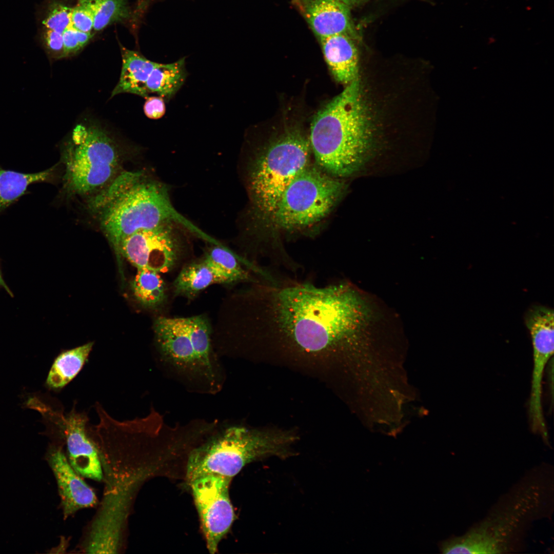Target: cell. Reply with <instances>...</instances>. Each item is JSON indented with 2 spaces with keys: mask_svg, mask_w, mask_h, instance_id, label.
<instances>
[{
  "mask_svg": "<svg viewBox=\"0 0 554 554\" xmlns=\"http://www.w3.org/2000/svg\"><path fill=\"white\" fill-rule=\"evenodd\" d=\"M243 297L245 337L265 350L328 361L350 347L358 306L345 284L317 286L275 276L253 283Z\"/></svg>",
  "mask_w": 554,
  "mask_h": 554,
  "instance_id": "1",
  "label": "cell"
},
{
  "mask_svg": "<svg viewBox=\"0 0 554 554\" xmlns=\"http://www.w3.org/2000/svg\"><path fill=\"white\" fill-rule=\"evenodd\" d=\"M87 209L117 252L121 243L138 231L173 223L199 238L206 233L179 213L168 189L143 171H122L87 200Z\"/></svg>",
  "mask_w": 554,
  "mask_h": 554,
  "instance_id": "2",
  "label": "cell"
},
{
  "mask_svg": "<svg viewBox=\"0 0 554 554\" xmlns=\"http://www.w3.org/2000/svg\"><path fill=\"white\" fill-rule=\"evenodd\" d=\"M354 80L315 115L309 140L316 163L333 176H349L363 165L371 147L370 119Z\"/></svg>",
  "mask_w": 554,
  "mask_h": 554,
  "instance_id": "3",
  "label": "cell"
},
{
  "mask_svg": "<svg viewBox=\"0 0 554 554\" xmlns=\"http://www.w3.org/2000/svg\"><path fill=\"white\" fill-rule=\"evenodd\" d=\"M295 437L288 432L232 427L190 453L186 478L214 474L232 479L247 464L270 456L285 458Z\"/></svg>",
  "mask_w": 554,
  "mask_h": 554,
  "instance_id": "4",
  "label": "cell"
},
{
  "mask_svg": "<svg viewBox=\"0 0 554 554\" xmlns=\"http://www.w3.org/2000/svg\"><path fill=\"white\" fill-rule=\"evenodd\" d=\"M123 155L118 144L103 128L77 125L62 149L65 193L87 199L96 194L123 171Z\"/></svg>",
  "mask_w": 554,
  "mask_h": 554,
  "instance_id": "5",
  "label": "cell"
},
{
  "mask_svg": "<svg viewBox=\"0 0 554 554\" xmlns=\"http://www.w3.org/2000/svg\"><path fill=\"white\" fill-rule=\"evenodd\" d=\"M309 140L292 132L270 144L251 164L248 187L253 208L261 218L271 221L284 191L309 166Z\"/></svg>",
  "mask_w": 554,
  "mask_h": 554,
  "instance_id": "6",
  "label": "cell"
},
{
  "mask_svg": "<svg viewBox=\"0 0 554 554\" xmlns=\"http://www.w3.org/2000/svg\"><path fill=\"white\" fill-rule=\"evenodd\" d=\"M345 189L335 176L309 165L286 188L271 222L286 231L313 226L331 212Z\"/></svg>",
  "mask_w": 554,
  "mask_h": 554,
  "instance_id": "7",
  "label": "cell"
},
{
  "mask_svg": "<svg viewBox=\"0 0 554 554\" xmlns=\"http://www.w3.org/2000/svg\"><path fill=\"white\" fill-rule=\"evenodd\" d=\"M513 494L510 504L494 510L488 517L466 533L444 540L445 553H501L511 550L513 541L523 524L539 507L541 488L537 484L525 486Z\"/></svg>",
  "mask_w": 554,
  "mask_h": 554,
  "instance_id": "8",
  "label": "cell"
},
{
  "mask_svg": "<svg viewBox=\"0 0 554 554\" xmlns=\"http://www.w3.org/2000/svg\"><path fill=\"white\" fill-rule=\"evenodd\" d=\"M177 226L170 223L138 231L122 241L117 254L137 269L160 273L168 272L175 266L183 250Z\"/></svg>",
  "mask_w": 554,
  "mask_h": 554,
  "instance_id": "9",
  "label": "cell"
},
{
  "mask_svg": "<svg viewBox=\"0 0 554 554\" xmlns=\"http://www.w3.org/2000/svg\"><path fill=\"white\" fill-rule=\"evenodd\" d=\"M231 479L209 474L189 484L200 516L208 550H217L219 544L229 531L235 516L229 494Z\"/></svg>",
  "mask_w": 554,
  "mask_h": 554,
  "instance_id": "10",
  "label": "cell"
},
{
  "mask_svg": "<svg viewBox=\"0 0 554 554\" xmlns=\"http://www.w3.org/2000/svg\"><path fill=\"white\" fill-rule=\"evenodd\" d=\"M87 415L78 412L73 408L63 417L60 425L64 433L69 462L79 474L100 481L103 473L98 452L87 430Z\"/></svg>",
  "mask_w": 554,
  "mask_h": 554,
  "instance_id": "11",
  "label": "cell"
},
{
  "mask_svg": "<svg viewBox=\"0 0 554 554\" xmlns=\"http://www.w3.org/2000/svg\"><path fill=\"white\" fill-rule=\"evenodd\" d=\"M47 460L57 482L65 517L96 504L94 492L74 470L61 448L52 447Z\"/></svg>",
  "mask_w": 554,
  "mask_h": 554,
  "instance_id": "12",
  "label": "cell"
},
{
  "mask_svg": "<svg viewBox=\"0 0 554 554\" xmlns=\"http://www.w3.org/2000/svg\"><path fill=\"white\" fill-rule=\"evenodd\" d=\"M304 15L320 39L343 34H354L348 5L340 0H303Z\"/></svg>",
  "mask_w": 554,
  "mask_h": 554,
  "instance_id": "13",
  "label": "cell"
},
{
  "mask_svg": "<svg viewBox=\"0 0 554 554\" xmlns=\"http://www.w3.org/2000/svg\"><path fill=\"white\" fill-rule=\"evenodd\" d=\"M154 330L161 352L173 364L181 368L196 365L183 318L159 317L155 321Z\"/></svg>",
  "mask_w": 554,
  "mask_h": 554,
  "instance_id": "14",
  "label": "cell"
},
{
  "mask_svg": "<svg viewBox=\"0 0 554 554\" xmlns=\"http://www.w3.org/2000/svg\"><path fill=\"white\" fill-rule=\"evenodd\" d=\"M320 40L326 61L336 80L347 84L357 79L358 52L351 37L339 34Z\"/></svg>",
  "mask_w": 554,
  "mask_h": 554,
  "instance_id": "15",
  "label": "cell"
},
{
  "mask_svg": "<svg viewBox=\"0 0 554 554\" xmlns=\"http://www.w3.org/2000/svg\"><path fill=\"white\" fill-rule=\"evenodd\" d=\"M122 67L118 82L113 90L111 97L123 93H129L146 98L148 93L146 83L157 63L146 58L137 51L121 46Z\"/></svg>",
  "mask_w": 554,
  "mask_h": 554,
  "instance_id": "16",
  "label": "cell"
},
{
  "mask_svg": "<svg viewBox=\"0 0 554 554\" xmlns=\"http://www.w3.org/2000/svg\"><path fill=\"white\" fill-rule=\"evenodd\" d=\"M216 283H230L203 258L186 265L175 279L173 286L176 295L190 298Z\"/></svg>",
  "mask_w": 554,
  "mask_h": 554,
  "instance_id": "17",
  "label": "cell"
},
{
  "mask_svg": "<svg viewBox=\"0 0 554 554\" xmlns=\"http://www.w3.org/2000/svg\"><path fill=\"white\" fill-rule=\"evenodd\" d=\"M93 345V342H89L61 353L50 369L47 385L52 389L60 390L69 383L83 368Z\"/></svg>",
  "mask_w": 554,
  "mask_h": 554,
  "instance_id": "18",
  "label": "cell"
},
{
  "mask_svg": "<svg viewBox=\"0 0 554 554\" xmlns=\"http://www.w3.org/2000/svg\"><path fill=\"white\" fill-rule=\"evenodd\" d=\"M185 58L169 64L157 63L146 83L148 94L155 93L168 101L181 88L187 77Z\"/></svg>",
  "mask_w": 554,
  "mask_h": 554,
  "instance_id": "19",
  "label": "cell"
},
{
  "mask_svg": "<svg viewBox=\"0 0 554 554\" xmlns=\"http://www.w3.org/2000/svg\"><path fill=\"white\" fill-rule=\"evenodd\" d=\"M55 167L32 173H24L0 167V212L23 195L33 183L50 180Z\"/></svg>",
  "mask_w": 554,
  "mask_h": 554,
  "instance_id": "20",
  "label": "cell"
},
{
  "mask_svg": "<svg viewBox=\"0 0 554 554\" xmlns=\"http://www.w3.org/2000/svg\"><path fill=\"white\" fill-rule=\"evenodd\" d=\"M136 299L143 306L156 308L166 299L165 283L160 273L146 269H137L132 283Z\"/></svg>",
  "mask_w": 554,
  "mask_h": 554,
  "instance_id": "21",
  "label": "cell"
},
{
  "mask_svg": "<svg viewBox=\"0 0 554 554\" xmlns=\"http://www.w3.org/2000/svg\"><path fill=\"white\" fill-rule=\"evenodd\" d=\"M194 352L196 364L212 372L210 354V328L208 321L203 315L183 318Z\"/></svg>",
  "mask_w": 554,
  "mask_h": 554,
  "instance_id": "22",
  "label": "cell"
},
{
  "mask_svg": "<svg viewBox=\"0 0 554 554\" xmlns=\"http://www.w3.org/2000/svg\"><path fill=\"white\" fill-rule=\"evenodd\" d=\"M93 15V29L100 31L112 22L127 16L125 0H84Z\"/></svg>",
  "mask_w": 554,
  "mask_h": 554,
  "instance_id": "23",
  "label": "cell"
},
{
  "mask_svg": "<svg viewBox=\"0 0 554 554\" xmlns=\"http://www.w3.org/2000/svg\"><path fill=\"white\" fill-rule=\"evenodd\" d=\"M71 25L75 29L91 32L93 29V15L91 9L84 0H78L72 9Z\"/></svg>",
  "mask_w": 554,
  "mask_h": 554,
  "instance_id": "24",
  "label": "cell"
},
{
  "mask_svg": "<svg viewBox=\"0 0 554 554\" xmlns=\"http://www.w3.org/2000/svg\"><path fill=\"white\" fill-rule=\"evenodd\" d=\"M72 9L64 5L57 6L44 21V25L48 30L63 33L71 24Z\"/></svg>",
  "mask_w": 554,
  "mask_h": 554,
  "instance_id": "25",
  "label": "cell"
},
{
  "mask_svg": "<svg viewBox=\"0 0 554 554\" xmlns=\"http://www.w3.org/2000/svg\"><path fill=\"white\" fill-rule=\"evenodd\" d=\"M45 45L51 57L55 59L63 58V33L48 30L45 35Z\"/></svg>",
  "mask_w": 554,
  "mask_h": 554,
  "instance_id": "26",
  "label": "cell"
},
{
  "mask_svg": "<svg viewBox=\"0 0 554 554\" xmlns=\"http://www.w3.org/2000/svg\"><path fill=\"white\" fill-rule=\"evenodd\" d=\"M144 105V112L150 119L156 120L164 116L166 111L164 100L160 96L147 97Z\"/></svg>",
  "mask_w": 554,
  "mask_h": 554,
  "instance_id": "27",
  "label": "cell"
},
{
  "mask_svg": "<svg viewBox=\"0 0 554 554\" xmlns=\"http://www.w3.org/2000/svg\"><path fill=\"white\" fill-rule=\"evenodd\" d=\"M64 54L63 57H66L76 53L81 50L76 33V29L71 24L63 32Z\"/></svg>",
  "mask_w": 554,
  "mask_h": 554,
  "instance_id": "28",
  "label": "cell"
},
{
  "mask_svg": "<svg viewBox=\"0 0 554 554\" xmlns=\"http://www.w3.org/2000/svg\"><path fill=\"white\" fill-rule=\"evenodd\" d=\"M79 46L82 49L92 37L91 32H83L76 29Z\"/></svg>",
  "mask_w": 554,
  "mask_h": 554,
  "instance_id": "29",
  "label": "cell"
},
{
  "mask_svg": "<svg viewBox=\"0 0 554 554\" xmlns=\"http://www.w3.org/2000/svg\"><path fill=\"white\" fill-rule=\"evenodd\" d=\"M0 287L4 288L6 290V291L8 292L11 295H12V293H11V291L10 290L9 287L7 286V285L6 284L5 281L3 280V278L2 277L1 270H0Z\"/></svg>",
  "mask_w": 554,
  "mask_h": 554,
  "instance_id": "30",
  "label": "cell"
},
{
  "mask_svg": "<svg viewBox=\"0 0 554 554\" xmlns=\"http://www.w3.org/2000/svg\"><path fill=\"white\" fill-rule=\"evenodd\" d=\"M340 1L343 2V3H345L347 5H348L349 4L353 3L354 2H356L358 0H340Z\"/></svg>",
  "mask_w": 554,
  "mask_h": 554,
  "instance_id": "31",
  "label": "cell"
}]
</instances>
